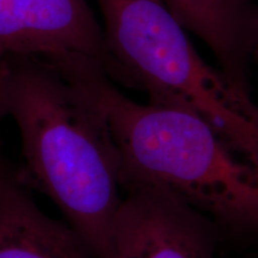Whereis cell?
<instances>
[{
  "label": "cell",
  "mask_w": 258,
  "mask_h": 258,
  "mask_svg": "<svg viewBox=\"0 0 258 258\" xmlns=\"http://www.w3.org/2000/svg\"><path fill=\"white\" fill-rule=\"evenodd\" d=\"M220 241L211 221L163 190L124 189L114 258H215Z\"/></svg>",
  "instance_id": "4"
},
{
  "label": "cell",
  "mask_w": 258,
  "mask_h": 258,
  "mask_svg": "<svg viewBox=\"0 0 258 258\" xmlns=\"http://www.w3.org/2000/svg\"><path fill=\"white\" fill-rule=\"evenodd\" d=\"M95 2L111 80L198 115L258 164V105L199 55L163 0Z\"/></svg>",
  "instance_id": "3"
},
{
  "label": "cell",
  "mask_w": 258,
  "mask_h": 258,
  "mask_svg": "<svg viewBox=\"0 0 258 258\" xmlns=\"http://www.w3.org/2000/svg\"><path fill=\"white\" fill-rule=\"evenodd\" d=\"M28 189L0 163V258H92L73 228L42 211Z\"/></svg>",
  "instance_id": "7"
},
{
  "label": "cell",
  "mask_w": 258,
  "mask_h": 258,
  "mask_svg": "<svg viewBox=\"0 0 258 258\" xmlns=\"http://www.w3.org/2000/svg\"><path fill=\"white\" fill-rule=\"evenodd\" d=\"M185 30L205 42L222 73L250 97V71L258 44L254 0H163Z\"/></svg>",
  "instance_id": "6"
},
{
  "label": "cell",
  "mask_w": 258,
  "mask_h": 258,
  "mask_svg": "<svg viewBox=\"0 0 258 258\" xmlns=\"http://www.w3.org/2000/svg\"><path fill=\"white\" fill-rule=\"evenodd\" d=\"M64 66L96 97L121 158L122 188L160 189L198 212L221 240L258 243V164L191 112L124 96L97 61Z\"/></svg>",
  "instance_id": "2"
},
{
  "label": "cell",
  "mask_w": 258,
  "mask_h": 258,
  "mask_svg": "<svg viewBox=\"0 0 258 258\" xmlns=\"http://www.w3.org/2000/svg\"><path fill=\"white\" fill-rule=\"evenodd\" d=\"M253 63H256L258 66V44L256 47V50H254V55H253Z\"/></svg>",
  "instance_id": "8"
},
{
  "label": "cell",
  "mask_w": 258,
  "mask_h": 258,
  "mask_svg": "<svg viewBox=\"0 0 258 258\" xmlns=\"http://www.w3.org/2000/svg\"><path fill=\"white\" fill-rule=\"evenodd\" d=\"M72 55L108 71L102 25L89 0H0V60Z\"/></svg>",
  "instance_id": "5"
},
{
  "label": "cell",
  "mask_w": 258,
  "mask_h": 258,
  "mask_svg": "<svg viewBox=\"0 0 258 258\" xmlns=\"http://www.w3.org/2000/svg\"><path fill=\"white\" fill-rule=\"evenodd\" d=\"M21 138L19 178L47 196L92 258H114L121 158L96 97L59 60H0V116Z\"/></svg>",
  "instance_id": "1"
},
{
  "label": "cell",
  "mask_w": 258,
  "mask_h": 258,
  "mask_svg": "<svg viewBox=\"0 0 258 258\" xmlns=\"http://www.w3.org/2000/svg\"><path fill=\"white\" fill-rule=\"evenodd\" d=\"M254 2H256V3H258V0H254Z\"/></svg>",
  "instance_id": "9"
}]
</instances>
